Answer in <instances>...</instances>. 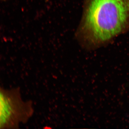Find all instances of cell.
Listing matches in <instances>:
<instances>
[{"label": "cell", "instance_id": "obj_2", "mask_svg": "<svg viewBox=\"0 0 129 129\" xmlns=\"http://www.w3.org/2000/svg\"><path fill=\"white\" fill-rule=\"evenodd\" d=\"M34 113L31 101H23L20 89H0V128L17 129L27 123Z\"/></svg>", "mask_w": 129, "mask_h": 129}, {"label": "cell", "instance_id": "obj_1", "mask_svg": "<svg viewBox=\"0 0 129 129\" xmlns=\"http://www.w3.org/2000/svg\"><path fill=\"white\" fill-rule=\"evenodd\" d=\"M129 25L128 0H88L78 34L96 45L111 39Z\"/></svg>", "mask_w": 129, "mask_h": 129}, {"label": "cell", "instance_id": "obj_3", "mask_svg": "<svg viewBox=\"0 0 129 129\" xmlns=\"http://www.w3.org/2000/svg\"><path fill=\"white\" fill-rule=\"evenodd\" d=\"M128 1H129V0H128Z\"/></svg>", "mask_w": 129, "mask_h": 129}]
</instances>
